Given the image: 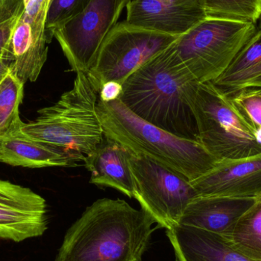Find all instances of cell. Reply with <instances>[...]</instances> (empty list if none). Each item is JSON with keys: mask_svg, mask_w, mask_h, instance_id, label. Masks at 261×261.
Wrapping results in <instances>:
<instances>
[{"mask_svg": "<svg viewBox=\"0 0 261 261\" xmlns=\"http://www.w3.org/2000/svg\"><path fill=\"white\" fill-rule=\"evenodd\" d=\"M173 43L127 78L119 99L140 119L198 141L192 102L200 83L182 64Z\"/></svg>", "mask_w": 261, "mask_h": 261, "instance_id": "cell-1", "label": "cell"}, {"mask_svg": "<svg viewBox=\"0 0 261 261\" xmlns=\"http://www.w3.org/2000/svg\"><path fill=\"white\" fill-rule=\"evenodd\" d=\"M154 223L123 199H98L67 230L55 261H142Z\"/></svg>", "mask_w": 261, "mask_h": 261, "instance_id": "cell-2", "label": "cell"}, {"mask_svg": "<svg viewBox=\"0 0 261 261\" xmlns=\"http://www.w3.org/2000/svg\"><path fill=\"white\" fill-rule=\"evenodd\" d=\"M98 117L104 137L130 153L146 156L193 181L214 168L219 161L198 141L180 138L134 114L120 99L98 100Z\"/></svg>", "mask_w": 261, "mask_h": 261, "instance_id": "cell-3", "label": "cell"}, {"mask_svg": "<svg viewBox=\"0 0 261 261\" xmlns=\"http://www.w3.org/2000/svg\"><path fill=\"white\" fill-rule=\"evenodd\" d=\"M99 93L84 73H76L73 88L59 100L38 110L35 120L23 123V133L32 139L67 150L84 161L103 141L96 107Z\"/></svg>", "mask_w": 261, "mask_h": 261, "instance_id": "cell-4", "label": "cell"}, {"mask_svg": "<svg viewBox=\"0 0 261 261\" xmlns=\"http://www.w3.org/2000/svg\"><path fill=\"white\" fill-rule=\"evenodd\" d=\"M198 141L218 161L261 153L257 132L231 96L212 82L200 83L192 102Z\"/></svg>", "mask_w": 261, "mask_h": 261, "instance_id": "cell-5", "label": "cell"}, {"mask_svg": "<svg viewBox=\"0 0 261 261\" xmlns=\"http://www.w3.org/2000/svg\"><path fill=\"white\" fill-rule=\"evenodd\" d=\"M256 24L205 18L179 36L178 56L199 83L213 82L225 72L255 34Z\"/></svg>", "mask_w": 261, "mask_h": 261, "instance_id": "cell-6", "label": "cell"}, {"mask_svg": "<svg viewBox=\"0 0 261 261\" xmlns=\"http://www.w3.org/2000/svg\"><path fill=\"white\" fill-rule=\"evenodd\" d=\"M178 38L121 21L101 44L87 76L98 93L109 81L123 84L130 74Z\"/></svg>", "mask_w": 261, "mask_h": 261, "instance_id": "cell-7", "label": "cell"}, {"mask_svg": "<svg viewBox=\"0 0 261 261\" xmlns=\"http://www.w3.org/2000/svg\"><path fill=\"white\" fill-rule=\"evenodd\" d=\"M135 196L141 210L161 228L178 225L187 205L199 196L187 177L150 158L130 153Z\"/></svg>", "mask_w": 261, "mask_h": 261, "instance_id": "cell-8", "label": "cell"}, {"mask_svg": "<svg viewBox=\"0 0 261 261\" xmlns=\"http://www.w3.org/2000/svg\"><path fill=\"white\" fill-rule=\"evenodd\" d=\"M130 0H91L87 7L54 33L73 71L87 74L110 31Z\"/></svg>", "mask_w": 261, "mask_h": 261, "instance_id": "cell-9", "label": "cell"}, {"mask_svg": "<svg viewBox=\"0 0 261 261\" xmlns=\"http://www.w3.org/2000/svg\"><path fill=\"white\" fill-rule=\"evenodd\" d=\"M47 229L45 199L28 187L0 179V239L21 242Z\"/></svg>", "mask_w": 261, "mask_h": 261, "instance_id": "cell-10", "label": "cell"}, {"mask_svg": "<svg viewBox=\"0 0 261 261\" xmlns=\"http://www.w3.org/2000/svg\"><path fill=\"white\" fill-rule=\"evenodd\" d=\"M205 18L199 0H130L125 21L179 37Z\"/></svg>", "mask_w": 261, "mask_h": 261, "instance_id": "cell-11", "label": "cell"}, {"mask_svg": "<svg viewBox=\"0 0 261 261\" xmlns=\"http://www.w3.org/2000/svg\"><path fill=\"white\" fill-rule=\"evenodd\" d=\"M191 184L199 196L258 199L261 153L245 159L219 161L213 170Z\"/></svg>", "mask_w": 261, "mask_h": 261, "instance_id": "cell-12", "label": "cell"}, {"mask_svg": "<svg viewBox=\"0 0 261 261\" xmlns=\"http://www.w3.org/2000/svg\"><path fill=\"white\" fill-rule=\"evenodd\" d=\"M80 161L67 150L32 139L21 128L0 136V162L12 167H73Z\"/></svg>", "mask_w": 261, "mask_h": 261, "instance_id": "cell-13", "label": "cell"}, {"mask_svg": "<svg viewBox=\"0 0 261 261\" xmlns=\"http://www.w3.org/2000/svg\"><path fill=\"white\" fill-rule=\"evenodd\" d=\"M167 236L176 261H254L233 249L220 234L178 225Z\"/></svg>", "mask_w": 261, "mask_h": 261, "instance_id": "cell-14", "label": "cell"}, {"mask_svg": "<svg viewBox=\"0 0 261 261\" xmlns=\"http://www.w3.org/2000/svg\"><path fill=\"white\" fill-rule=\"evenodd\" d=\"M257 199L198 196L187 205L179 225L224 234Z\"/></svg>", "mask_w": 261, "mask_h": 261, "instance_id": "cell-15", "label": "cell"}, {"mask_svg": "<svg viewBox=\"0 0 261 261\" xmlns=\"http://www.w3.org/2000/svg\"><path fill=\"white\" fill-rule=\"evenodd\" d=\"M85 167L91 173L90 184L110 187L129 198L135 196L130 168V153L125 147L107 140L106 144L85 156Z\"/></svg>", "mask_w": 261, "mask_h": 261, "instance_id": "cell-16", "label": "cell"}, {"mask_svg": "<svg viewBox=\"0 0 261 261\" xmlns=\"http://www.w3.org/2000/svg\"><path fill=\"white\" fill-rule=\"evenodd\" d=\"M49 43L46 34L32 32L23 11L12 33L11 73L24 84L36 81L47 61Z\"/></svg>", "mask_w": 261, "mask_h": 261, "instance_id": "cell-17", "label": "cell"}, {"mask_svg": "<svg viewBox=\"0 0 261 261\" xmlns=\"http://www.w3.org/2000/svg\"><path fill=\"white\" fill-rule=\"evenodd\" d=\"M213 84L231 96L245 89L261 90V29L242 47Z\"/></svg>", "mask_w": 261, "mask_h": 261, "instance_id": "cell-18", "label": "cell"}, {"mask_svg": "<svg viewBox=\"0 0 261 261\" xmlns=\"http://www.w3.org/2000/svg\"><path fill=\"white\" fill-rule=\"evenodd\" d=\"M228 245L242 255L261 261V197L225 233Z\"/></svg>", "mask_w": 261, "mask_h": 261, "instance_id": "cell-19", "label": "cell"}, {"mask_svg": "<svg viewBox=\"0 0 261 261\" xmlns=\"http://www.w3.org/2000/svg\"><path fill=\"white\" fill-rule=\"evenodd\" d=\"M24 86L11 71L0 84V136L18 129L24 123L19 116Z\"/></svg>", "mask_w": 261, "mask_h": 261, "instance_id": "cell-20", "label": "cell"}, {"mask_svg": "<svg viewBox=\"0 0 261 261\" xmlns=\"http://www.w3.org/2000/svg\"><path fill=\"white\" fill-rule=\"evenodd\" d=\"M205 18L257 24L261 0H199Z\"/></svg>", "mask_w": 261, "mask_h": 261, "instance_id": "cell-21", "label": "cell"}, {"mask_svg": "<svg viewBox=\"0 0 261 261\" xmlns=\"http://www.w3.org/2000/svg\"><path fill=\"white\" fill-rule=\"evenodd\" d=\"M91 0H52L47 12L46 32L51 41L57 29L81 13Z\"/></svg>", "mask_w": 261, "mask_h": 261, "instance_id": "cell-22", "label": "cell"}, {"mask_svg": "<svg viewBox=\"0 0 261 261\" xmlns=\"http://www.w3.org/2000/svg\"><path fill=\"white\" fill-rule=\"evenodd\" d=\"M23 11V0L12 7L0 11V59L12 58V33Z\"/></svg>", "mask_w": 261, "mask_h": 261, "instance_id": "cell-23", "label": "cell"}, {"mask_svg": "<svg viewBox=\"0 0 261 261\" xmlns=\"http://www.w3.org/2000/svg\"><path fill=\"white\" fill-rule=\"evenodd\" d=\"M234 103L249 118L256 129L261 130V90L245 89L231 96Z\"/></svg>", "mask_w": 261, "mask_h": 261, "instance_id": "cell-24", "label": "cell"}, {"mask_svg": "<svg viewBox=\"0 0 261 261\" xmlns=\"http://www.w3.org/2000/svg\"><path fill=\"white\" fill-rule=\"evenodd\" d=\"M122 84L116 81H109L101 87L99 93V100L109 103L120 99L122 96Z\"/></svg>", "mask_w": 261, "mask_h": 261, "instance_id": "cell-25", "label": "cell"}, {"mask_svg": "<svg viewBox=\"0 0 261 261\" xmlns=\"http://www.w3.org/2000/svg\"><path fill=\"white\" fill-rule=\"evenodd\" d=\"M12 63V58L11 57H6L0 59V84L6 77V75L10 72Z\"/></svg>", "mask_w": 261, "mask_h": 261, "instance_id": "cell-26", "label": "cell"}, {"mask_svg": "<svg viewBox=\"0 0 261 261\" xmlns=\"http://www.w3.org/2000/svg\"><path fill=\"white\" fill-rule=\"evenodd\" d=\"M21 1L22 0H0V11L12 7Z\"/></svg>", "mask_w": 261, "mask_h": 261, "instance_id": "cell-27", "label": "cell"}, {"mask_svg": "<svg viewBox=\"0 0 261 261\" xmlns=\"http://www.w3.org/2000/svg\"><path fill=\"white\" fill-rule=\"evenodd\" d=\"M31 0H23V3H24V6H25L26 5H28V3L30 2Z\"/></svg>", "mask_w": 261, "mask_h": 261, "instance_id": "cell-28", "label": "cell"}, {"mask_svg": "<svg viewBox=\"0 0 261 261\" xmlns=\"http://www.w3.org/2000/svg\"><path fill=\"white\" fill-rule=\"evenodd\" d=\"M260 24H259V27L258 28H260V29H261V18H260Z\"/></svg>", "mask_w": 261, "mask_h": 261, "instance_id": "cell-29", "label": "cell"}]
</instances>
